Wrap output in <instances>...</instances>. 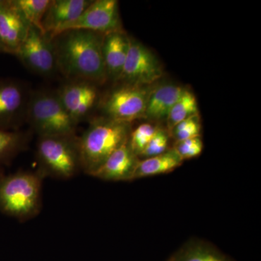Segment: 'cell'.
Listing matches in <instances>:
<instances>
[{"label":"cell","mask_w":261,"mask_h":261,"mask_svg":"<svg viewBox=\"0 0 261 261\" xmlns=\"http://www.w3.org/2000/svg\"><path fill=\"white\" fill-rule=\"evenodd\" d=\"M104 35L73 29L53 37L58 69L65 76L75 80L105 83L108 77L102 56Z\"/></svg>","instance_id":"obj_1"},{"label":"cell","mask_w":261,"mask_h":261,"mask_svg":"<svg viewBox=\"0 0 261 261\" xmlns=\"http://www.w3.org/2000/svg\"><path fill=\"white\" fill-rule=\"evenodd\" d=\"M130 123L102 118L94 120L78 138L82 171L91 176L129 138Z\"/></svg>","instance_id":"obj_2"},{"label":"cell","mask_w":261,"mask_h":261,"mask_svg":"<svg viewBox=\"0 0 261 261\" xmlns=\"http://www.w3.org/2000/svg\"><path fill=\"white\" fill-rule=\"evenodd\" d=\"M44 178L39 171L5 175L0 181V212L20 221L38 216L42 207Z\"/></svg>","instance_id":"obj_3"},{"label":"cell","mask_w":261,"mask_h":261,"mask_svg":"<svg viewBox=\"0 0 261 261\" xmlns=\"http://www.w3.org/2000/svg\"><path fill=\"white\" fill-rule=\"evenodd\" d=\"M25 119L39 137H76L77 124L57 93L41 91L30 95Z\"/></svg>","instance_id":"obj_4"},{"label":"cell","mask_w":261,"mask_h":261,"mask_svg":"<svg viewBox=\"0 0 261 261\" xmlns=\"http://www.w3.org/2000/svg\"><path fill=\"white\" fill-rule=\"evenodd\" d=\"M37 159L38 171L44 178L67 180L74 177L82 171L78 137H39Z\"/></svg>","instance_id":"obj_5"},{"label":"cell","mask_w":261,"mask_h":261,"mask_svg":"<svg viewBox=\"0 0 261 261\" xmlns=\"http://www.w3.org/2000/svg\"><path fill=\"white\" fill-rule=\"evenodd\" d=\"M149 91L146 87L127 84L113 89L101 106L106 118L128 123L144 118Z\"/></svg>","instance_id":"obj_6"},{"label":"cell","mask_w":261,"mask_h":261,"mask_svg":"<svg viewBox=\"0 0 261 261\" xmlns=\"http://www.w3.org/2000/svg\"><path fill=\"white\" fill-rule=\"evenodd\" d=\"M15 56L39 75L49 76L58 69L53 41L47 34L32 25Z\"/></svg>","instance_id":"obj_7"},{"label":"cell","mask_w":261,"mask_h":261,"mask_svg":"<svg viewBox=\"0 0 261 261\" xmlns=\"http://www.w3.org/2000/svg\"><path fill=\"white\" fill-rule=\"evenodd\" d=\"M161 63L142 43L129 37V46L119 80L130 85L146 87L163 75Z\"/></svg>","instance_id":"obj_8"},{"label":"cell","mask_w":261,"mask_h":261,"mask_svg":"<svg viewBox=\"0 0 261 261\" xmlns=\"http://www.w3.org/2000/svg\"><path fill=\"white\" fill-rule=\"evenodd\" d=\"M73 29L102 34L122 30L118 2L116 0L92 1L80 17L60 28L53 37L65 31Z\"/></svg>","instance_id":"obj_9"},{"label":"cell","mask_w":261,"mask_h":261,"mask_svg":"<svg viewBox=\"0 0 261 261\" xmlns=\"http://www.w3.org/2000/svg\"><path fill=\"white\" fill-rule=\"evenodd\" d=\"M29 97L18 81L0 79V129L18 130L27 118Z\"/></svg>","instance_id":"obj_10"},{"label":"cell","mask_w":261,"mask_h":261,"mask_svg":"<svg viewBox=\"0 0 261 261\" xmlns=\"http://www.w3.org/2000/svg\"><path fill=\"white\" fill-rule=\"evenodd\" d=\"M30 25L13 0H0V51L15 56Z\"/></svg>","instance_id":"obj_11"},{"label":"cell","mask_w":261,"mask_h":261,"mask_svg":"<svg viewBox=\"0 0 261 261\" xmlns=\"http://www.w3.org/2000/svg\"><path fill=\"white\" fill-rule=\"evenodd\" d=\"M94 84L86 81L74 80L65 84L57 92L62 104L76 124L88 116L97 101V89Z\"/></svg>","instance_id":"obj_12"},{"label":"cell","mask_w":261,"mask_h":261,"mask_svg":"<svg viewBox=\"0 0 261 261\" xmlns=\"http://www.w3.org/2000/svg\"><path fill=\"white\" fill-rule=\"evenodd\" d=\"M139 161L140 160L130 148L128 140L91 176L104 181H132Z\"/></svg>","instance_id":"obj_13"},{"label":"cell","mask_w":261,"mask_h":261,"mask_svg":"<svg viewBox=\"0 0 261 261\" xmlns=\"http://www.w3.org/2000/svg\"><path fill=\"white\" fill-rule=\"evenodd\" d=\"M92 2L89 0H51L43 18L44 32L51 39L60 28L80 17Z\"/></svg>","instance_id":"obj_14"},{"label":"cell","mask_w":261,"mask_h":261,"mask_svg":"<svg viewBox=\"0 0 261 261\" xmlns=\"http://www.w3.org/2000/svg\"><path fill=\"white\" fill-rule=\"evenodd\" d=\"M129 46V37L123 30L105 34L102 56L108 79L119 80L126 62Z\"/></svg>","instance_id":"obj_15"},{"label":"cell","mask_w":261,"mask_h":261,"mask_svg":"<svg viewBox=\"0 0 261 261\" xmlns=\"http://www.w3.org/2000/svg\"><path fill=\"white\" fill-rule=\"evenodd\" d=\"M185 88L173 84H163L149 91L144 118L149 121H166L171 108L185 92Z\"/></svg>","instance_id":"obj_16"},{"label":"cell","mask_w":261,"mask_h":261,"mask_svg":"<svg viewBox=\"0 0 261 261\" xmlns=\"http://www.w3.org/2000/svg\"><path fill=\"white\" fill-rule=\"evenodd\" d=\"M183 162L174 149H168L159 155L139 161L134 180L171 172L181 166Z\"/></svg>","instance_id":"obj_17"},{"label":"cell","mask_w":261,"mask_h":261,"mask_svg":"<svg viewBox=\"0 0 261 261\" xmlns=\"http://www.w3.org/2000/svg\"><path fill=\"white\" fill-rule=\"evenodd\" d=\"M29 136L19 130L0 129V165L8 164L27 148Z\"/></svg>","instance_id":"obj_18"},{"label":"cell","mask_w":261,"mask_h":261,"mask_svg":"<svg viewBox=\"0 0 261 261\" xmlns=\"http://www.w3.org/2000/svg\"><path fill=\"white\" fill-rule=\"evenodd\" d=\"M173 261H229L214 247L200 241L186 244L176 254Z\"/></svg>","instance_id":"obj_19"},{"label":"cell","mask_w":261,"mask_h":261,"mask_svg":"<svg viewBox=\"0 0 261 261\" xmlns=\"http://www.w3.org/2000/svg\"><path fill=\"white\" fill-rule=\"evenodd\" d=\"M196 115H199V111L195 94L188 89H185L168 113L166 119L168 133L178 123Z\"/></svg>","instance_id":"obj_20"},{"label":"cell","mask_w":261,"mask_h":261,"mask_svg":"<svg viewBox=\"0 0 261 261\" xmlns=\"http://www.w3.org/2000/svg\"><path fill=\"white\" fill-rule=\"evenodd\" d=\"M51 0H13L29 25L44 33L42 21Z\"/></svg>","instance_id":"obj_21"},{"label":"cell","mask_w":261,"mask_h":261,"mask_svg":"<svg viewBox=\"0 0 261 261\" xmlns=\"http://www.w3.org/2000/svg\"><path fill=\"white\" fill-rule=\"evenodd\" d=\"M159 126L149 123H142L130 132L128 143L134 153L139 158L151 139L153 137Z\"/></svg>","instance_id":"obj_22"},{"label":"cell","mask_w":261,"mask_h":261,"mask_svg":"<svg viewBox=\"0 0 261 261\" xmlns=\"http://www.w3.org/2000/svg\"><path fill=\"white\" fill-rule=\"evenodd\" d=\"M201 123L199 115H196L180 122L170 130V137L176 142L200 137Z\"/></svg>","instance_id":"obj_23"},{"label":"cell","mask_w":261,"mask_h":261,"mask_svg":"<svg viewBox=\"0 0 261 261\" xmlns=\"http://www.w3.org/2000/svg\"><path fill=\"white\" fill-rule=\"evenodd\" d=\"M170 135L167 129L159 127L153 137L149 141L139 157L148 158L159 155L168 150Z\"/></svg>","instance_id":"obj_24"},{"label":"cell","mask_w":261,"mask_h":261,"mask_svg":"<svg viewBox=\"0 0 261 261\" xmlns=\"http://www.w3.org/2000/svg\"><path fill=\"white\" fill-rule=\"evenodd\" d=\"M174 150L183 161L200 155L203 149V143L200 137L176 142Z\"/></svg>","instance_id":"obj_25"},{"label":"cell","mask_w":261,"mask_h":261,"mask_svg":"<svg viewBox=\"0 0 261 261\" xmlns=\"http://www.w3.org/2000/svg\"><path fill=\"white\" fill-rule=\"evenodd\" d=\"M5 173L4 171V168H3V166L0 165V181L3 180V178L5 177Z\"/></svg>","instance_id":"obj_26"},{"label":"cell","mask_w":261,"mask_h":261,"mask_svg":"<svg viewBox=\"0 0 261 261\" xmlns=\"http://www.w3.org/2000/svg\"><path fill=\"white\" fill-rule=\"evenodd\" d=\"M0 53H1V51H0Z\"/></svg>","instance_id":"obj_27"}]
</instances>
